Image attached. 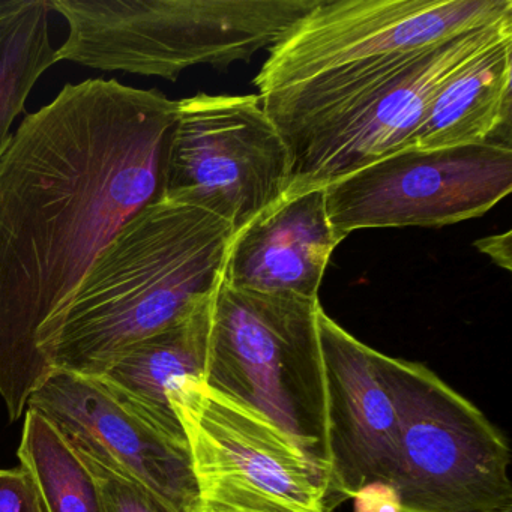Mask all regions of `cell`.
I'll use <instances>...</instances> for the list:
<instances>
[{
    "label": "cell",
    "instance_id": "3",
    "mask_svg": "<svg viewBox=\"0 0 512 512\" xmlns=\"http://www.w3.org/2000/svg\"><path fill=\"white\" fill-rule=\"evenodd\" d=\"M68 25L56 62L176 82L272 49L319 0H50Z\"/></svg>",
    "mask_w": 512,
    "mask_h": 512
},
{
    "label": "cell",
    "instance_id": "12",
    "mask_svg": "<svg viewBox=\"0 0 512 512\" xmlns=\"http://www.w3.org/2000/svg\"><path fill=\"white\" fill-rule=\"evenodd\" d=\"M326 389L329 473L326 512L368 485L391 487L397 460V412L380 380L374 349L320 307L317 314Z\"/></svg>",
    "mask_w": 512,
    "mask_h": 512
},
{
    "label": "cell",
    "instance_id": "4",
    "mask_svg": "<svg viewBox=\"0 0 512 512\" xmlns=\"http://www.w3.org/2000/svg\"><path fill=\"white\" fill-rule=\"evenodd\" d=\"M320 307L221 281L212 296L203 385L265 416L328 475Z\"/></svg>",
    "mask_w": 512,
    "mask_h": 512
},
{
    "label": "cell",
    "instance_id": "9",
    "mask_svg": "<svg viewBox=\"0 0 512 512\" xmlns=\"http://www.w3.org/2000/svg\"><path fill=\"white\" fill-rule=\"evenodd\" d=\"M323 188L341 241L362 229L448 226L481 217L511 193L512 148H407Z\"/></svg>",
    "mask_w": 512,
    "mask_h": 512
},
{
    "label": "cell",
    "instance_id": "6",
    "mask_svg": "<svg viewBox=\"0 0 512 512\" xmlns=\"http://www.w3.org/2000/svg\"><path fill=\"white\" fill-rule=\"evenodd\" d=\"M199 512H326L328 475L265 416L187 383L170 395Z\"/></svg>",
    "mask_w": 512,
    "mask_h": 512
},
{
    "label": "cell",
    "instance_id": "18",
    "mask_svg": "<svg viewBox=\"0 0 512 512\" xmlns=\"http://www.w3.org/2000/svg\"><path fill=\"white\" fill-rule=\"evenodd\" d=\"M83 464L97 479L107 512H172L134 482L95 464Z\"/></svg>",
    "mask_w": 512,
    "mask_h": 512
},
{
    "label": "cell",
    "instance_id": "5",
    "mask_svg": "<svg viewBox=\"0 0 512 512\" xmlns=\"http://www.w3.org/2000/svg\"><path fill=\"white\" fill-rule=\"evenodd\" d=\"M397 412L391 488L398 512H497L512 508L506 437L436 373L374 350Z\"/></svg>",
    "mask_w": 512,
    "mask_h": 512
},
{
    "label": "cell",
    "instance_id": "11",
    "mask_svg": "<svg viewBox=\"0 0 512 512\" xmlns=\"http://www.w3.org/2000/svg\"><path fill=\"white\" fill-rule=\"evenodd\" d=\"M28 409L47 419L83 463L134 482L172 512H199L188 446L125 410L94 379L53 368Z\"/></svg>",
    "mask_w": 512,
    "mask_h": 512
},
{
    "label": "cell",
    "instance_id": "22",
    "mask_svg": "<svg viewBox=\"0 0 512 512\" xmlns=\"http://www.w3.org/2000/svg\"><path fill=\"white\" fill-rule=\"evenodd\" d=\"M25 0H0V20L5 17L11 16L22 7Z\"/></svg>",
    "mask_w": 512,
    "mask_h": 512
},
{
    "label": "cell",
    "instance_id": "10",
    "mask_svg": "<svg viewBox=\"0 0 512 512\" xmlns=\"http://www.w3.org/2000/svg\"><path fill=\"white\" fill-rule=\"evenodd\" d=\"M512 17L511 0H319L269 52L260 94L326 71L418 52Z\"/></svg>",
    "mask_w": 512,
    "mask_h": 512
},
{
    "label": "cell",
    "instance_id": "21",
    "mask_svg": "<svg viewBox=\"0 0 512 512\" xmlns=\"http://www.w3.org/2000/svg\"><path fill=\"white\" fill-rule=\"evenodd\" d=\"M511 244V232H506L503 235H493L479 239L475 242V247L481 253L487 254L497 266L506 269V271H511Z\"/></svg>",
    "mask_w": 512,
    "mask_h": 512
},
{
    "label": "cell",
    "instance_id": "19",
    "mask_svg": "<svg viewBox=\"0 0 512 512\" xmlns=\"http://www.w3.org/2000/svg\"><path fill=\"white\" fill-rule=\"evenodd\" d=\"M0 512H44L35 482L22 466L0 469Z\"/></svg>",
    "mask_w": 512,
    "mask_h": 512
},
{
    "label": "cell",
    "instance_id": "13",
    "mask_svg": "<svg viewBox=\"0 0 512 512\" xmlns=\"http://www.w3.org/2000/svg\"><path fill=\"white\" fill-rule=\"evenodd\" d=\"M340 242L326 211L325 188L286 194L233 235L221 281L245 292L319 301L326 266Z\"/></svg>",
    "mask_w": 512,
    "mask_h": 512
},
{
    "label": "cell",
    "instance_id": "17",
    "mask_svg": "<svg viewBox=\"0 0 512 512\" xmlns=\"http://www.w3.org/2000/svg\"><path fill=\"white\" fill-rule=\"evenodd\" d=\"M20 466L35 482L44 512H107L91 470L47 419L26 410Z\"/></svg>",
    "mask_w": 512,
    "mask_h": 512
},
{
    "label": "cell",
    "instance_id": "2",
    "mask_svg": "<svg viewBox=\"0 0 512 512\" xmlns=\"http://www.w3.org/2000/svg\"><path fill=\"white\" fill-rule=\"evenodd\" d=\"M235 230L217 215L161 199L101 251L70 301L37 335L55 370L97 379L134 344L214 296Z\"/></svg>",
    "mask_w": 512,
    "mask_h": 512
},
{
    "label": "cell",
    "instance_id": "16",
    "mask_svg": "<svg viewBox=\"0 0 512 512\" xmlns=\"http://www.w3.org/2000/svg\"><path fill=\"white\" fill-rule=\"evenodd\" d=\"M50 0H25L0 20V157L40 77L56 64L50 38Z\"/></svg>",
    "mask_w": 512,
    "mask_h": 512
},
{
    "label": "cell",
    "instance_id": "14",
    "mask_svg": "<svg viewBox=\"0 0 512 512\" xmlns=\"http://www.w3.org/2000/svg\"><path fill=\"white\" fill-rule=\"evenodd\" d=\"M211 302L212 298L182 322L134 344L94 379L125 410L179 445L188 446L170 395L187 383H203Z\"/></svg>",
    "mask_w": 512,
    "mask_h": 512
},
{
    "label": "cell",
    "instance_id": "20",
    "mask_svg": "<svg viewBox=\"0 0 512 512\" xmlns=\"http://www.w3.org/2000/svg\"><path fill=\"white\" fill-rule=\"evenodd\" d=\"M353 500L356 512H398L397 497L389 485H368Z\"/></svg>",
    "mask_w": 512,
    "mask_h": 512
},
{
    "label": "cell",
    "instance_id": "8",
    "mask_svg": "<svg viewBox=\"0 0 512 512\" xmlns=\"http://www.w3.org/2000/svg\"><path fill=\"white\" fill-rule=\"evenodd\" d=\"M290 154L259 95L176 101L166 197L205 209L236 232L289 190Z\"/></svg>",
    "mask_w": 512,
    "mask_h": 512
},
{
    "label": "cell",
    "instance_id": "15",
    "mask_svg": "<svg viewBox=\"0 0 512 512\" xmlns=\"http://www.w3.org/2000/svg\"><path fill=\"white\" fill-rule=\"evenodd\" d=\"M512 40L470 62L431 101L407 148L511 146Z\"/></svg>",
    "mask_w": 512,
    "mask_h": 512
},
{
    "label": "cell",
    "instance_id": "7",
    "mask_svg": "<svg viewBox=\"0 0 512 512\" xmlns=\"http://www.w3.org/2000/svg\"><path fill=\"white\" fill-rule=\"evenodd\" d=\"M506 40H512V17L419 50L385 82L284 136L290 154L287 194L326 187L407 149L442 86Z\"/></svg>",
    "mask_w": 512,
    "mask_h": 512
},
{
    "label": "cell",
    "instance_id": "23",
    "mask_svg": "<svg viewBox=\"0 0 512 512\" xmlns=\"http://www.w3.org/2000/svg\"><path fill=\"white\" fill-rule=\"evenodd\" d=\"M497 512H512V508L503 509V511H497Z\"/></svg>",
    "mask_w": 512,
    "mask_h": 512
},
{
    "label": "cell",
    "instance_id": "1",
    "mask_svg": "<svg viewBox=\"0 0 512 512\" xmlns=\"http://www.w3.org/2000/svg\"><path fill=\"white\" fill-rule=\"evenodd\" d=\"M176 101L89 79L23 119L0 157V397L11 421L53 368L41 326L101 251L166 196Z\"/></svg>",
    "mask_w": 512,
    "mask_h": 512
}]
</instances>
